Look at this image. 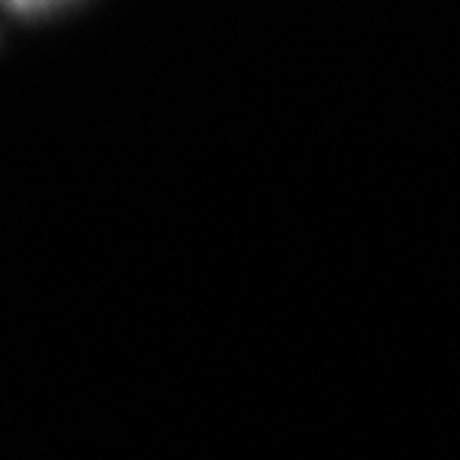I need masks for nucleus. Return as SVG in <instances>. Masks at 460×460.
<instances>
[{
  "label": "nucleus",
  "mask_w": 460,
  "mask_h": 460,
  "mask_svg": "<svg viewBox=\"0 0 460 460\" xmlns=\"http://www.w3.org/2000/svg\"><path fill=\"white\" fill-rule=\"evenodd\" d=\"M0 4L18 15H42L51 13V9H60L63 4H72V0H0Z\"/></svg>",
  "instance_id": "f257e3e1"
}]
</instances>
